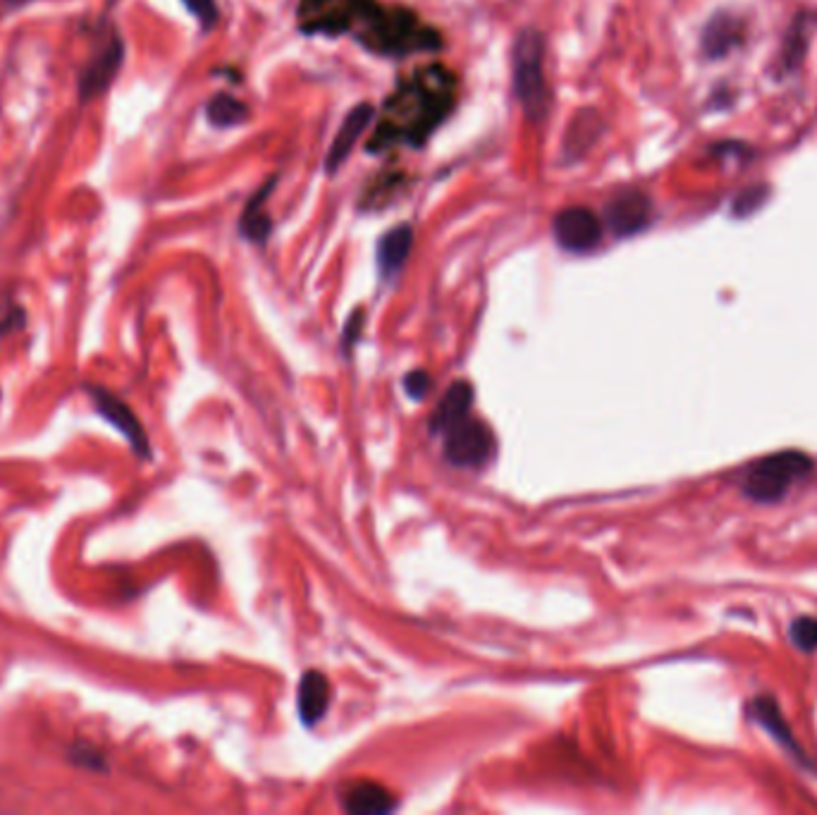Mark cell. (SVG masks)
<instances>
[{
    "label": "cell",
    "mask_w": 817,
    "mask_h": 815,
    "mask_svg": "<svg viewBox=\"0 0 817 815\" xmlns=\"http://www.w3.org/2000/svg\"><path fill=\"white\" fill-rule=\"evenodd\" d=\"M122 60H125V44H122L120 34L115 29H110L80 74V101L82 104H89L94 101V98L103 96L110 89V84L115 82L118 72L122 68Z\"/></svg>",
    "instance_id": "6"
},
{
    "label": "cell",
    "mask_w": 817,
    "mask_h": 815,
    "mask_svg": "<svg viewBox=\"0 0 817 815\" xmlns=\"http://www.w3.org/2000/svg\"><path fill=\"white\" fill-rule=\"evenodd\" d=\"M741 44H744V22L729 15V12H717L715 17H710L700 36L703 53L710 60L727 58Z\"/></svg>",
    "instance_id": "12"
},
{
    "label": "cell",
    "mask_w": 817,
    "mask_h": 815,
    "mask_svg": "<svg viewBox=\"0 0 817 815\" xmlns=\"http://www.w3.org/2000/svg\"><path fill=\"white\" fill-rule=\"evenodd\" d=\"M412 246H414V228L406 226V222H402V226H394L392 230L382 234L380 242H378V268H380V273L386 278L398 276L402 266L406 264Z\"/></svg>",
    "instance_id": "14"
},
{
    "label": "cell",
    "mask_w": 817,
    "mask_h": 815,
    "mask_svg": "<svg viewBox=\"0 0 817 815\" xmlns=\"http://www.w3.org/2000/svg\"><path fill=\"white\" fill-rule=\"evenodd\" d=\"M545 39L538 29L519 32L512 51L514 94L531 122H545L552 98L545 80Z\"/></svg>",
    "instance_id": "3"
},
{
    "label": "cell",
    "mask_w": 817,
    "mask_h": 815,
    "mask_svg": "<svg viewBox=\"0 0 817 815\" xmlns=\"http://www.w3.org/2000/svg\"><path fill=\"white\" fill-rule=\"evenodd\" d=\"M767 199H770V187H767V184H753V187L739 192L732 204V214L736 218H748L755 211H760Z\"/></svg>",
    "instance_id": "20"
},
{
    "label": "cell",
    "mask_w": 817,
    "mask_h": 815,
    "mask_svg": "<svg viewBox=\"0 0 817 815\" xmlns=\"http://www.w3.org/2000/svg\"><path fill=\"white\" fill-rule=\"evenodd\" d=\"M206 118L214 127H234L249 120V106L242 104L240 98H232L228 94H218L206 106Z\"/></svg>",
    "instance_id": "19"
},
{
    "label": "cell",
    "mask_w": 817,
    "mask_h": 815,
    "mask_svg": "<svg viewBox=\"0 0 817 815\" xmlns=\"http://www.w3.org/2000/svg\"><path fill=\"white\" fill-rule=\"evenodd\" d=\"M557 244L572 254H588L602 240V222L586 206L562 208L552 220Z\"/></svg>",
    "instance_id": "8"
},
{
    "label": "cell",
    "mask_w": 817,
    "mask_h": 815,
    "mask_svg": "<svg viewBox=\"0 0 817 815\" xmlns=\"http://www.w3.org/2000/svg\"><path fill=\"white\" fill-rule=\"evenodd\" d=\"M378 0H300V27L304 34H354Z\"/></svg>",
    "instance_id": "5"
},
{
    "label": "cell",
    "mask_w": 817,
    "mask_h": 815,
    "mask_svg": "<svg viewBox=\"0 0 817 815\" xmlns=\"http://www.w3.org/2000/svg\"><path fill=\"white\" fill-rule=\"evenodd\" d=\"M456 101V74L440 63L418 68L394 89L378 125L370 134L368 151L382 154L394 146H424Z\"/></svg>",
    "instance_id": "1"
},
{
    "label": "cell",
    "mask_w": 817,
    "mask_h": 815,
    "mask_svg": "<svg viewBox=\"0 0 817 815\" xmlns=\"http://www.w3.org/2000/svg\"><path fill=\"white\" fill-rule=\"evenodd\" d=\"M356 41L386 58H406L442 48L440 34L402 5H376L354 32Z\"/></svg>",
    "instance_id": "2"
},
{
    "label": "cell",
    "mask_w": 817,
    "mask_h": 815,
    "mask_svg": "<svg viewBox=\"0 0 817 815\" xmlns=\"http://www.w3.org/2000/svg\"><path fill=\"white\" fill-rule=\"evenodd\" d=\"M296 706H300V718L304 725H316L324 718L330 706V684L324 672H306L296 691Z\"/></svg>",
    "instance_id": "15"
},
{
    "label": "cell",
    "mask_w": 817,
    "mask_h": 815,
    "mask_svg": "<svg viewBox=\"0 0 817 815\" xmlns=\"http://www.w3.org/2000/svg\"><path fill=\"white\" fill-rule=\"evenodd\" d=\"M276 184H278V178L266 180L264 187L252 196V202L246 204V208H244L242 220H240V232H242V238H246L249 242L264 244L268 240V234L272 230V220L266 216L264 206L268 202L270 190L276 187Z\"/></svg>",
    "instance_id": "16"
},
{
    "label": "cell",
    "mask_w": 817,
    "mask_h": 815,
    "mask_svg": "<svg viewBox=\"0 0 817 815\" xmlns=\"http://www.w3.org/2000/svg\"><path fill=\"white\" fill-rule=\"evenodd\" d=\"M342 804L350 813H364V815H374V813H388L394 808V799L376 782H362L354 784L350 792L342 796Z\"/></svg>",
    "instance_id": "17"
},
{
    "label": "cell",
    "mask_w": 817,
    "mask_h": 815,
    "mask_svg": "<svg viewBox=\"0 0 817 815\" xmlns=\"http://www.w3.org/2000/svg\"><path fill=\"white\" fill-rule=\"evenodd\" d=\"M362 326H364V312H356V314L350 318V324H346V330H344V342H346V344L356 340V336H358V330H362Z\"/></svg>",
    "instance_id": "27"
},
{
    "label": "cell",
    "mask_w": 817,
    "mask_h": 815,
    "mask_svg": "<svg viewBox=\"0 0 817 815\" xmlns=\"http://www.w3.org/2000/svg\"><path fill=\"white\" fill-rule=\"evenodd\" d=\"M472 404H474L472 382L456 380L448 390V394L440 400V404L436 406V412H432V418H430L432 434H448L452 426L464 422V418L468 416V410H472Z\"/></svg>",
    "instance_id": "13"
},
{
    "label": "cell",
    "mask_w": 817,
    "mask_h": 815,
    "mask_svg": "<svg viewBox=\"0 0 817 815\" xmlns=\"http://www.w3.org/2000/svg\"><path fill=\"white\" fill-rule=\"evenodd\" d=\"M374 118H376V108L370 104H358L350 110V113H346L342 127L338 132V137H336V142H332L328 158H326L328 175H336V172L346 163V158H350L352 148L356 146L358 137H362V134L366 132L370 122H374Z\"/></svg>",
    "instance_id": "11"
},
{
    "label": "cell",
    "mask_w": 817,
    "mask_h": 815,
    "mask_svg": "<svg viewBox=\"0 0 817 815\" xmlns=\"http://www.w3.org/2000/svg\"><path fill=\"white\" fill-rule=\"evenodd\" d=\"M495 452V438L486 424L476 422V418H464L456 426L448 430V440H444V457L454 466H480L486 464Z\"/></svg>",
    "instance_id": "7"
},
{
    "label": "cell",
    "mask_w": 817,
    "mask_h": 815,
    "mask_svg": "<svg viewBox=\"0 0 817 815\" xmlns=\"http://www.w3.org/2000/svg\"><path fill=\"white\" fill-rule=\"evenodd\" d=\"M791 644L801 650H817V617H798L789 629Z\"/></svg>",
    "instance_id": "22"
},
{
    "label": "cell",
    "mask_w": 817,
    "mask_h": 815,
    "mask_svg": "<svg viewBox=\"0 0 817 815\" xmlns=\"http://www.w3.org/2000/svg\"><path fill=\"white\" fill-rule=\"evenodd\" d=\"M813 24H815V17L810 15V12H803V15H798L794 24H791L782 58H779V65H782L784 72H794L803 63V56H806L808 51Z\"/></svg>",
    "instance_id": "18"
},
{
    "label": "cell",
    "mask_w": 817,
    "mask_h": 815,
    "mask_svg": "<svg viewBox=\"0 0 817 815\" xmlns=\"http://www.w3.org/2000/svg\"><path fill=\"white\" fill-rule=\"evenodd\" d=\"M86 390H89V398H92L94 406L98 410V414H101L108 424H113L120 430V434L127 438V442L132 445V450L136 454L148 457V450H151V445H148V438L144 434L139 418L134 416V412L130 410V406L125 402H122L118 398V394H113V392L101 388V386H89Z\"/></svg>",
    "instance_id": "10"
},
{
    "label": "cell",
    "mask_w": 817,
    "mask_h": 815,
    "mask_svg": "<svg viewBox=\"0 0 817 815\" xmlns=\"http://www.w3.org/2000/svg\"><path fill=\"white\" fill-rule=\"evenodd\" d=\"M813 469L808 454L786 450L765 457L755 462L744 481L746 496L758 502H777L786 496V490L796 484L801 476H806Z\"/></svg>",
    "instance_id": "4"
},
{
    "label": "cell",
    "mask_w": 817,
    "mask_h": 815,
    "mask_svg": "<svg viewBox=\"0 0 817 815\" xmlns=\"http://www.w3.org/2000/svg\"><path fill=\"white\" fill-rule=\"evenodd\" d=\"M24 324V312L17 306V308H10V314H5L3 318H0V336H5V332L10 330H17L22 328Z\"/></svg>",
    "instance_id": "26"
},
{
    "label": "cell",
    "mask_w": 817,
    "mask_h": 815,
    "mask_svg": "<svg viewBox=\"0 0 817 815\" xmlns=\"http://www.w3.org/2000/svg\"><path fill=\"white\" fill-rule=\"evenodd\" d=\"M404 386H406V392L412 394L414 400H420V398H424V394L430 390L432 380H430V376L426 374V370H414V374H408V376H406V382H404Z\"/></svg>",
    "instance_id": "25"
},
{
    "label": "cell",
    "mask_w": 817,
    "mask_h": 815,
    "mask_svg": "<svg viewBox=\"0 0 817 815\" xmlns=\"http://www.w3.org/2000/svg\"><path fill=\"white\" fill-rule=\"evenodd\" d=\"M32 0H3V10H20L24 5H29Z\"/></svg>",
    "instance_id": "28"
},
{
    "label": "cell",
    "mask_w": 817,
    "mask_h": 815,
    "mask_svg": "<svg viewBox=\"0 0 817 815\" xmlns=\"http://www.w3.org/2000/svg\"><path fill=\"white\" fill-rule=\"evenodd\" d=\"M182 3H184V8H187L192 12V15L196 20H199L204 32L214 29L216 24H218V5H216V0H182Z\"/></svg>",
    "instance_id": "24"
},
{
    "label": "cell",
    "mask_w": 817,
    "mask_h": 815,
    "mask_svg": "<svg viewBox=\"0 0 817 815\" xmlns=\"http://www.w3.org/2000/svg\"><path fill=\"white\" fill-rule=\"evenodd\" d=\"M605 222L617 238H634L653 222V202L641 190H622L605 204Z\"/></svg>",
    "instance_id": "9"
},
{
    "label": "cell",
    "mask_w": 817,
    "mask_h": 815,
    "mask_svg": "<svg viewBox=\"0 0 817 815\" xmlns=\"http://www.w3.org/2000/svg\"><path fill=\"white\" fill-rule=\"evenodd\" d=\"M755 710H758V720L770 730L779 741H784V744H794L791 741V732L786 730V722L782 718V713L777 710V706L772 703V698H758L755 701Z\"/></svg>",
    "instance_id": "21"
},
{
    "label": "cell",
    "mask_w": 817,
    "mask_h": 815,
    "mask_svg": "<svg viewBox=\"0 0 817 815\" xmlns=\"http://www.w3.org/2000/svg\"><path fill=\"white\" fill-rule=\"evenodd\" d=\"M68 756L74 765H80V768H86V770H96V773H106V761L101 753H98L96 749L86 746V744H74Z\"/></svg>",
    "instance_id": "23"
}]
</instances>
